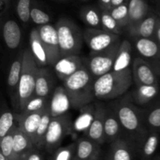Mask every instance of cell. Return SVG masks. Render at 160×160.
I'll return each instance as SVG.
<instances>
[{"label": "cell", "instance_id": "8d00e7d4", "mask_svg": "<svg viewBox=\"0 0 160 160\" xmlns=\"http://www.w3.org/2000/svg\"><path fill=\"white\" fill-rule=\"evenodd\" d=\"M31 0H18L17 2V13L23 23H28L31 19Z\"/></svg>", "mask_w": 160, "mask_h": 160}, {"label": "cell", "instance_id": "f6af8a7d", "mask_svg": "<svg viewBox=\"0 0 160 160\" xmlns=\"http://www.w3.org/2000/svg\"><path fill=\"white\" fill-rule=\"evenodd\" d=\"M128 2V0H112V2H111V6L110 9L112 8H115L117 6H121V5L124 4V3ZM109 9V10H110Z\"/></svg>", "mask_w": 160, "mask_h": 160}, {"label": "cell", "instance_id": "2e32d148", "mask_svg": "<svg viewBox=\"0 0 160 160\" xmlns=\"http://www.w3.org/2000/svg\"><path fill=\"white\" fill-rule=\"evenodd\" d=\"M55 81L52 74L45 67H39L36 78L34 96L49 98L52 95Z\"/></svg>", "mask_w": 160, "mask_h": 160}, {"label": "cell", "instance_id": "7402d4cb", "mask_svg": "<svg viewBox=\"0 0 160 160\" xmlns=\"http://www.w3.org/2000/svg\"><path fill=\"white\" fill-rule=\"evenodd\" d=\"M121 127L115 112L106 109L104 122V134L106 141L112 143L117 141L121 131Z\"/></svg>", "mask_w": 160, "mask_h": 160}, {"label": "cell", "instance_id": "d4e9b609", "mask_svg": "<svg viewBox=\"0 0 160 160\" xmlns=\"http://www.w3.org/2000/svg\"><path fill=\"white\" fill-rule=\"evenodd\" d=\"M81 109V112L73 124V130L77 132H84L86 134L95 118V105H88Z\"/></svg>", "mask_w": 160, "mask_h": 160}, {"label": "cell", "instance_id": "1f68e13d", "mask_svg": "<svg viewBox=\"0 0 160 160\" xmlns=\"http://www.w3.org/2000/svg\"><path fill=\"white\" fill-rule=\"evenodd\" d=\"M159 145V135L156 132H151L144 139V143L142 147V156L145 158H149L156 152Z\"/></svg>", "mask_w": 160, "mask_h": 160}, {"label": "cell", "instance_id": "ee69618b", "mask_svg": "<svg viewBox=\"0 0 160 160\" xmlns=\"http://www.w3.org/2000/svg\"><path fill=\"white\" fill-rule=\"evenodd\" d=\"M155 40L159 43V45H160V18L159 17L157 21V26H156V32H155Z\"/></svg>", "mask_w": 160, "mask_h": 160}, {"label": "cell", "instance_id": "f35d334b", "mask_svg": "<svg viewBox=\"0 0 160 160\" xmlns=\"http://www.w3.org/2000/svg\"><path fill=\"white\" fill-rule=\"evenodd\" d=\"M31 19L34 23L39 26L48 24L50 21L49 15L38 7L31 8Z\"/></svg>", "mask_w": 160, "mask_h": 160}, {"label": "cell", "instance_id": "5b68a950", "mask_svg": "<svg viewBox=\"0 0 160 160\" xmlns=\"http://www.w3.org/2000/svg\"><path fill=\"white\" fill-rule=\"evenodd\" d=\"M120 44L121 41L105 51L100 52H91L90 57L85 66L95 80L112 71L120 49Z\"/></svg>", "mask_w": 160, "mask_h": 160}, {"label": "cell", "instance_id": "816d5d0a", "mask_svg": "<svg viewBox=\"0 0 160 160\" xmlns=\"http://www.w3.org/2000/svg\"><path fill=\"white\" fill-rule=\"evenodd\" d=\"M20 160H22V159H20Z\"/></svg>", "mask_w": 160, "mask_h": 160}, {"label": "cell", "instance_id": "603a6c76", "mask_svg": "<svg viewBox=\"0 0 160 160\" xmlns=\"http://www.w3.org/2000/svg\"><path fill=\"white\" fill-rule=\"evenodd\" d=\"M34 148V144L30 138L20 129V127H17L13 136V152L17 159Z\"/></svg>", "mask_w": 160, "mask_h": 160}, {"label": "cell", "instance_id": "7c38bea8", "mask_svg": "<svg viewBox=\"0 0 160 160\" xmlns=\"http://www.w3.org/2000/svg\"><path fill=\"white\" fill-rule=\"evenodd\" d=\"M106 109L99 103L95 104V118L88 131L86 133V136L91 140L97 142L99 145L106 142L104 134V122Z\"/></svg>", "mask_w": 160, "mask_h": 160}, {"label": "cell", "instance_id": "ac0fdd59", "mask_svg": "<svg viewBox=\"0 0 160 160\" xmlns=\"http://www.w3.org/2000/svg\"><path fill=\"white\" fill-rule=\"evenodd\" d=\"M99 149V144L88 138H79L76 142L74 160H86L98 156Z\"/></svg>", "mask_w": 160, "mask_h": 160}, {"label": "cell", "instance_id": "bcb514c9", "mask_svg": "<svg viewBox=\"0 0 160 160\" xmlns=\"http://www.w3.org/2000/svg\"><path fill=\"white\" fill-rule=\"evenodd\" d=\"M0 160H9L2 152H0Z\"/></svg>", "mask_w": 160, "mask_h": 160}, {"label": "cell", "instance_id": "7dc6e473", "mask_svg": "<svg viewBox=\"0 0 160 160\" xmlns=\"http://www.w3.org/2000/svg\"><path fill=\"white\" fill-rule=\"evenodd\" d=\"M98 156H95V157L91 158V159H86V160H98Z\"/></svg>", "mask_w": 160, "mask_h": 160}, {"label": "cell", "instance_id": "f907efd6", "mask_svg": "<svg viewBox=\"0 0 160 160\" xmlns=\"http://www.w3.org/2000/svg\"><path fill=\"white\" fill-rule=\"evenodd\" d=\"M154 160H159V159H154Z\"/></svg>", "mask_w": 160, "mask_h": 160}, {"label": "cell", "instance_id": "52a82bcc", "mask_svg": "<svg viewBox=\"0 0 160 160\" xmlns=\"http://www.w3.org/2000/svg\"><path fill=\"white\" fill-rule=\"evenodd\" d=\"M83 38L92 52H100L120 42V35L103 29L88 28L83 31Z\"/></svg>", "mask_w": 160, "mask_h": 160}, {"label": "cell", "instance_id": "ffe728a7", "mask_svg": "<svg viewBox=\"0 0 160 160\" xmlns=\"http://www.w3.org/2000/svg\"><path fill=\"white\" fill-rule=\"evenodd\" d=\"M2 36L6 46L10 49H16L21 40V31L18 23L13 20H6L3 24Z\"/></svg>", "mask_w": 160, "mask_h": 160}, {"label": "cell", "instance_id": "7a4b0ae2", "mask_svg": "<svg viewBox=\"0 0 160 160\" xmlns=\"http://www.w3.org/2000/svg\"><path fill=\"white\" fill-rule=\"evenodd\" d=\"M131 68L123 71H110L95 81L94 93L99 100H109L123 95L133 82Z\"/></svg>", "mask_w": 160, "mask_h": 160}, {"label": "cell", "instance_id": "6da1fadb", "mask_svg": "<svg viewBox=\"0 0 160 160\" xmlns=\"http://www.w3.org/2000/svg\"><path fill=\"white\" fill-rule=\"evenodd\" d=\"M92 77L85 65L63 81V87L73 109H81L94 100V84Z\"/></svg>", "mask_w": 160, "mask_h": 160}, {"label": "cell", "instance_id": "e575fe53", "mask_svg": "<svg viewBox=\"0 0 160 160\" xmlns=\"http://www.w3.org/2000/svg\"><path fill=\"white\" fill-rule=\"evenodd\" d=\"M102 27L103 30L108 32L120 35L122 33V28L119 26L118 23L111 16L108 10H101Z\"/></svg>", "mask_w": 160, "mask_h": 160}, {"label": "cell", "instance_id": "d590c367", "mask_svg": "<svg viewBox=\"0 0 160 160\" xmlns=\"http://www.w3.org/2000/svg\"><path fill=\"white\" fill-rule=\"evenodd\" d=\"M15 117L10 111H5L0 117V139L7 135L16 126Z\"/></svg>", "mask_w": 160, "mask_h": 160}, {"label": "cell", "instance_id": "e0dca14e", "mask_svg": "<svg viewBox=\"0 0 160 160\" xmlns=\"http://www.w3.org/2000/svg\"><path fill=\"white\" fill-rule=\"evenodd\" d=\"M149 14V6L145 0H128V28L135 26Z\"/></svg>", "mask_w": 160, "mask_h": 160}, {"label": "cell", "instance_id": "30bf717a", "mask_svg": "<svg viewBox=\"0 0 160 160\" xmlns=\"http://www.w3.org/2000/svg\"><path fill=\"white\" fill-rule=\"evenodd\" d=\"M134 81L138 85H156L158 84L157 78L152 67L142 58L134 59L132 66Z\"/></svg>", "mask_w": 160, "mask_h": 160}, {"label": "cell", "instance_id": "4fadbf2b", "mask_svg": "<svg viewBox=\"0 0 160 160\" xmlns=\"http://www.w3.org/2000/svg\"><path fill=\"white\" fill-rule=\"evenodd\" d=\"M159 16L149 13L142 21L128 28L130 34L134 38H154Z\"/></svg>", "mask_w": 160, "mask_h": 160}, {"label": "cell", "instance_id": "74e56055", "mask_svg": "<svg viewBox=\"0 0 160 160\" xmlns=\"http://www.w3.org/2000/svg\"><path fill=\"white\" fill-rule=\"evenodd\" d=\"M76 143L59 148L53 153V160H74Z\"/></svg>", "mask_w": 160, "mask_h": 160}, {"label": "cell", "instance_id": "4dcf8cb0", "mask_svg": "<svg viewBox=\"0 0 160 160\" xmlns=\"http://www.w3.org/2000/svg\"><path fill=\"white\" fill-rule=\"evenodd\" d=\"M17 126L5 137L0 139V148L1 152L9 160H20L17 159L13 152V136Z\"/></svg>", "mask_w": 160, "mask_h": 160}, {"label": "cell", "instance_id": "277c9868", "mask_svg": "<svg viewBox=\"0 0 160 160\" xmlns=\"http://www.w3.org/2000/svg\"><path fill=\"white\" fill-rule=\"evenodd\" d=\"M58 33L61 58L68 56H79L82 47L83 32L69 19L62 17L56 23Z\"/></svg>", "mask_w": 160, "mask_h": 160}, {"label": "cell", "instance_id": "f1b7e54d", "mask_svg": "<svg viewBox=\"0 0 160 160\" xmlns=\"http://www.w3.org/2000/svg\"><path fill=\"white\" fill-rule=\"evenodd\" d=\"M81 16L84 23L92 28L99 29L102 27L101 12L94 6H86L81 11Z\"/></svg>", "mask_w": 160, "mask_h": 160}, {"label": "cell", "instance_id": "4316f807", "mask_svg": "<svg viewBox=\"0 0 160 160\" xmlns=\"http://www.w3.org/2000/svg\"><path fill=\"white\" fill-rule=\"evenodd\" d=\"M159 94V85H138L133 92V98L139 105H144L154 99Z\"/></svg>", "mask_w": 160, "mask_h": 160}, {"label": "cell", "instance_id": "9a60e30c", "mask_svg": "<svg viewBox=\"0 0 160 160\" xmlns=\"http://www.w3.org/2000/svg\"><path fill=\"white\" fill-rule=\"evenodd\" d=\"M47 108L44 110L39 111V112H32V113L29 114L21 113L20 115L16 116L19 122V127L30 138V139L32 141L33 144L34 142V138H35L39 123H40L42 116L46 111Z\"/></svg>", "mask_w": 160, "mask_h": 160}, {"label": "cell", "instance_id": "484cf974", "mask_svg": "<svg viewBox=\"0 0 160 160\" xmlns=\"http://www.w3.org/2000/svg\"><path fill=\"white\" fill-rule=\"evenodd\" d=\"M52 119V117L50 108L48 106L45 113L42 116V120H41L39 126L38 128L37 132H36L35 138H34V145L36 149L42 150L45 148V138H46L48 127H49L50 123H51Z\"/></svg>", "mask_w": 160, "mask_h": 160}, {"label": "cell", "instance_id": "f5cc1de1", "mask_svg": "<svg viewBox=\"0 0 160 160\" xmlns=\"http://www.w3.org/2000/svg\"><path fill=\"white\" fill-rule=\"evenodd\" d=\"M110 160H112V159H110Z\"/></svg>", "mask_w": 160, "mask_h": 160}, {"label": "cell", "instance_id": "cb8c5ba5", "mask_svg": "<svg viewBox=\"0 0 160 160\" xmlns=\"http://www.w3.org/2000/svg\"><path fill=\"white\" fill-rule=\"evenodd\" d=\"M132 57V46L129 41L121 42L112 71H123L130 68Z\"/></svg>", "mask_w": 160, "mask_h": 160}, {"label": "cell", "instance_id": "5bb4252c", "mask_svg": "<svg viewBox=\"0 0 160 160\" xmlns=\"http://www.w3.org/2000/svg\"><path fill=\"white\" fill-rule=\"evenodd\" d=\"M70 98L63 86H59L55 90L50 99L49 108L52 117H57L65 115L71 108Z\"/></svg>", "mask_w": 160, "mask_h": 160}, {"label": "cell", "instance_id": "44dd1931", "mask_svg": "<svg viewBox=\"0 0 160 160\" xmlns=\"http://www.w3.org/2000/svg\"><path fill=\"white\" fill-rule=\"evenodd\" d=\"M134 45L142 57L160 59V45L154 38H135Z\"/></svg>", "mask_w": 160, "mask_h": 160}, {"label": "cell", "instance_id": "681fc988", "mask_svg": "<svg viewBox=\"0 0 160 160\" xmlns=\"http://www.w3.org/2000/svg\"><path fill=\"white\" fill-rule=\"evenodd\" d=\"M82 1H87V0H82Z\"/></svg>", "mask_w": 160, "mask_h": 160}, {"label": "cell", "instance_id": "d6a6232c", "mask_svg": "<svg viewBox=\"0 0 160 160\" xmlns=\"http://www.w3.org/2000/svg\"><path fill=\"white\" fill-rule=\"evenodd\" d=\"M109 13L118 23L119 26L123 29L128 28L129 24V17H128V2L124 3L121 6H117L109 10Z\"/></svg>", "mask_w": 160, "mask_h": 160}, {"label": "cell", "instance_id": "ba28073f", "mask_svg": "<svg viewBox=\"0 0 160 160\" xmlns=\"http://www.w3.org/2000/svg\"><path fill=\"white\" fill-rule=\"evenodd\" d=\"M38 30L46 52L48 65L53 67L61 59L59 38L56 26L48 23L39 26Z\"/></svg>", "mask_w": 160, "mask_h": 160}, {"label": "cell", "instance_id": "8992f818", "mask_svg": "<svg viewBox=\"0 0 160 160\" xmlns=\"http://www.w3.org/2000/svg\"><path fill=\"white\" fill-rule=\"evenodd\" d=\"M72 130L73 124L67 114L52 117L45 138V149L48 153H54Z\"/></svg>", "mask_w": 160, "mask_h": 160}, {"label": "cell", "instance_id": "f546056e", "mask_svg": "<svg viewBox=\"0 0 160 160\" xmlns=\"http://www.w3.org/2000/svg\"><path fill=\"white\" fill-rule=\"evenodd\" d=\"M112 160H133L131 151L127 142L120 139L112 142Z\"/></svg>", "mask_w": 160, "mask_h": 160}, {"label": "cell", "instance_id": "ab89813d", "mask_svg": "<svg viewBox=\"0 0 160 160\" xmlns=\"http://www.w3.org/2000/svg\"><path fill=\"white\" fill-rule=\"evenodd\" d=\"M147 122L151 128L160 129V106L154 108L148 114Z\"/></svg>", "mask_w": 160, "mask_h": 160}, {"label": "cell", "instance_id": "83f0119b", "mask_svg": "<svg viewBox=\"0 0 160 160\" xmlns=\"http://www.w3.org/2000/svg\"><path fill=\"white\" fill-rule=\"evenodd\" d=\"M22 65H23V54L17 58L12 62L9 69V75H8L7 84L10 90L15 92L18 90L19 83H20V76L22 72Z\"/></svg>", "mask_w": 160, "mask_h": 160}, {"label": "cell", "instance_id": "c3c4849f", "mask_svg": "<svg viewBox=\"0 0 160 160\" xmlns=\"http://www.w3.org/2000/svg\"><path fill=\"white\" fill-rule=\"evenodd\" d=\"M159 18H160V13L159 14Z\"/></svg>", "mask_w": 160, "mask_h": 160}, {"label": "cell", "instance_id": "b9f144b4", "mask_svg": "<svg viewBox=\"0 0 160 160\" xmlns=\"http://www.w3.org/2000/svg\"><path fill=\"white\" fill-rule=\"evenodd\" d=\"M98 2H99V6H100V8H101V10L109 11V9H110L112 0H98Z\"/></svg>", "mask_w": 160, "mask_h": 160}, {"label": "cell", "instance_id": "7bdbcfd3", "mask_svg": "<svg viewBox=\"0 0 160 160\" xmlns=\"http://www.w3.org/2000/svg\"><path fill=\"white\" fill-rule=\"evenodd\" d=\"M9 5V0H0V9H1V15H3L5 12L8 9Z\"/></svg>", "mask_w": 160, "mask_h": 160}, {"label": "cell", "instance_id": "3957f363", "mask_svg": "<svg viewBox=\"0 0 160 160\" xmlns=\"http://www.w3.org/2000/svg\"><path fill=\"white\" fill-rule=\"evenodd\" d=\"M39 70L31 49H25L23 52L22 72L17 93L18 107L21 111L26 107L28 102L34 96L36 78Z\"/></svg>", "mask_w": 160, "mask_h": 160}, {"label": "cell", "instance_id": "60d3db41", "mask_svg": "<svg viewBox=\"0 0 160 160\" xmlns=\"http://www.w3.org/2000/svg\"><path fill=\"white\" fill-rule=\"evenodd\" d=\"M20 159L22 160H42V156L39 152H38V149L34 148L22 156Z\"/></svg>", "mask_w": 160, "mask_h": 160}, {"label": "cell", "instance_id": "836d02e7", "mask_svg": "<svg viewBox=\"0 0 160 160\" xmlns=\"http://www.w3.org/2000/svg\"><path fill=\"white\" fill-rule=\"evenodd\" d=\"M50 100L49 98H44V97L34 96L27 104L25 109L22 111L23 114H29L32 112H39L44 110L49 106Z\"/></svg>", "mask_w": 160, "mask_h": 160}, {"label": "cell", "instance_id": "9c48e42d", "mask_svg": "<svg viewBox=\"0 0 160 160\" xmlns=\"http://www.w3.org/2000/svg\"><path fill=\"white\" fill-rule=\"evenodd\" d=\"M114 112L123 129L132 134L140 132L142 129V120L134 106L128 102H121L116 106Z\"/></svg>", "mask_w": 160, "mask_h": 160}, {"label": "cell", "instance_id": "d6986e66", "mask_svg": "<svg viewBox=\"0 0 160 160\" xmlns=\"http://www.w3.org/2000/svg\"><path fill=\"white\" fill-rule=\"evenodd\" d=\"M30 46L32 55L39 67H44L48 65V57L43 43L41 40L38 28H34L30 33Z\"/></svg>", "mask_w": 160, "mask_h": 160}, {"label": "cell", "instance_id": "8fae6325", "mask_svg": "<svg viewBox=\"0 0 160 160\" xmlns=\"http://www.w3.org/2000/svg\"><path fill=\"white\" fill-rule=\"evenodd\" d=\"M82 59L79 56H68L62 57L54 66L55 73L63 82L84 66Z\"/></svg>", "mask_w": 160, "mask_h": 160}]
</instances>
